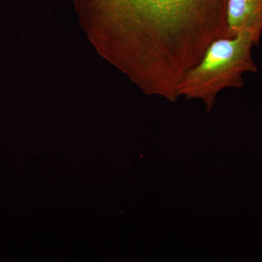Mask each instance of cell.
Segmentation results:
<instances>
[{"label":"cell","instance_id":"6da1fadb","mask_svg":"<svg viewBox=\"0 0 262 262\" xmlns=\"http://www.w3.org/2000/svg\"><path fill=\"white\" fill-rule=\"evenodd\" d=\"M117 56L153 94L175 102L183 76L213 41L227 37V0H93Z\"/></svg>","mask_w":262,"mask_h":262},{"label":"cell","instance_id":"3957f363","mask_svg":"<svg viewBox=\"0 0 262 262\" xmlns=\"http://www.w3.org/2000/svg\"><path fill=\"white\" fill-rule=\"evenodd\" d=\"M227 37L249 32L260 41L262 32V0H227Z\"/></svg>","mask_w":262,"mask_h":262},{"label":"cell","instance_id":"7a4b0ae2","mask_svg":"<svg viewBox=\"0 0 262 262\" xmlns=\"http://www.w3.org/2000/svg\"><path fill=\"white\" fill-rule=\"evenodd\" d=\"M259 41L249 32L234 37H222L208 46L201 61L183 76L179 96L201 99L211 111L221 91L244 87L245 73H257L252 50Z\"/></svg>","mask_w":262,"mask_h":262}]
</instances>
